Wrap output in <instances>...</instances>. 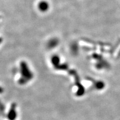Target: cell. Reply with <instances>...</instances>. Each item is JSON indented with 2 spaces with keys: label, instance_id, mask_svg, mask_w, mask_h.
I'll return each mask as SVG.
<instances>
[{
  "label": "cell",
  "instance_id": "1",
  "mask_svg": "<svg viewBox=\"0 0 120 120\" xmlns=\"http://www.w3.org/2000/svg\"><path fill=\"white\" fill-rule=\"evenodd\" d=\"M16 117V112H15V106H12V108L11 109L10 112V115H8V118L11 120H13Z\"/></svg>",
  "mask_w": 120,
  "mask_h": 120
}]
</instances>
